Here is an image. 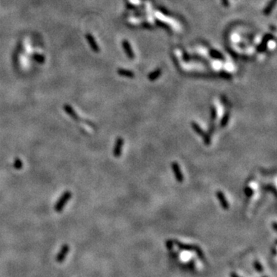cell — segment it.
Returning a JSON list of instances; mask_svg holds the SVG:
<instances>
[{"mask_svg": "<svg viewBox=\"0 0 277 277\" xmlns=\"http://www.w3.org/2000/svg\"><path fill=\"white\" fill-rule=\"evenodd\" d=\"M33 58H34V60H36V61L39 62V63H44L45 59H44V56H41V55H35V56H34Z\"/></svg>", "mask_w": 277, "mask_h": 277, "instance_id": "cell-11", "label": "cell"}, {"mask_svg": "<svg viewBox=\"0 0 277 277\" xmlns=\"http://www.w3.org/2000/svg\"><path fill=\"white\" fill-rule=\"evenodd\" d=\"M124 144V140L122 138H118L116 139V145H115L114 148V155L116 157H119L121 155V152H122V146Z\"/></svg>", "mask_w": 277, "mask_h": 277, "instance_id": "cell-4", "label": "cell"}, {"mask_svg": "<svg viewBox=\"0 0 277 277\" xmlns=\"http://www.w3.org/2000/svg\"><path fill=\"white\" fill-rule=\"evenodd\" d=\"M216 196H217L218 200L219 201V203H220L221 206H222V209L225 210H227L229 208V205L228 201L226 200L225 199V195H224L223 192L220 190H218L216 192Z\"/></svg>", "mask_w": 277, "mask_h": 277, "instance_id": "cell-3", "label": "cell"}, {"mask_svg": "<svg viewBox=\"0 0 277 277\" xmlns=\"http://www.w3.org/2000/svg\"><path fill=\"white\" fill-rule=\"evenodd\" d=\"M244 192L248 198H250L253 195V189L250 187H246L244 189Z\"/></svg>", "mask_w": 277, "mask_h": 277, "instance_id": "cell-9", "label": "cell"}, {"mask_svg": "<svg viewBox=\"0 0 277 277\" xmlns=\"http://www.w3.org/2000/svg\"><path fill=\"white\" fill-rule=\"evenodd\" d=\"M171 167L172 169L174 172V175H175L176 180L179 183H182L183 181V175L182 173V171L180 169V165L176 163V162H173V163H171Z\"/></svg>", "mask_w": 277, "mask_h": 277, "instance_id": "cell-2", "label": "cell"}, {"mask_svg": "<svg viewBox=\"0 0 277 277\" xmlns=\"http://www.w3.org/2000/svg\"><path fill=\"white\" fill-rule=\"evenodd\" d=\"M86 39H87V40H88V42H89V43L91 48L93 49V50L96 52H99V48L98 47L97 44H96V41H95V39H94V38H93V37L90 34H87Z\"/></svg>", "mask_w": 277, "mask_h": 277, "instance_id": "cell-7", "label": "cell"}, {"mask_svg": "<svg viewBox=\"0 0 277 277\" xmlns=\"http://www.w3.org/2000/svg\"><path fill=\"white\" fill-rule=\"evenodd\" d=\"M273 229H274V230H276V222H274V223H273Z\"/></svg>", "mask_w": 277, "mask_h": 277, "instance_id": "cell-13", "label": "cell"}, {"mask_svg": "<svg viewBox=\"0 0 277 277\" xmlns=\"http://www.w3.org/2000/svg\"><path fill=\"white\" fill-rule=\"evenodd\" d=\"M119 73L122 76H133V73L130 72H126L125 70H121L119 71Z\"/></svg>", "mask_w": 277, "mask_h": 277, "instance_id": "cell-12", "label": "cell"}, {"mask_svg": "<svg viewBox=\"0 0 277 277\" xmlns=\"http://www.w3.org/2000/svg\"><path fill=\"white\" fill-rule=\"evenodd\" d=\"M69 246L65 245L64 246H63V248H62L61 251L60 252V253H59V254H58V256H57V261H58V262H60V263L63 262V261L65 259V257H66V255H67V253H68V252H69Z\"/></svg>", "mask_w": 277, "mask_h": 277, "instance_id": "cell-6", "label": "cell"}, {"mask_svg": "<svg viewBox=\"0 0 277 277\" xmlns=\"http://www.w3.org/2000/svg\"><path fill=\"white\" fill-rule=\"evenodd\" d=\"M229 116H230L229 113V112H226V113H225V114L224 115L223 118H222V120H221V122H220V126L221 127H225V126H226L227 124H228L229 120Z\"/></svg>", "mask_w": 277, "mask_h": 277, "instance_id": "cell-8", "label": "cell"}, {"mask_svg": "<svg viewBox=\"0 0 277 277\" xmlns=\"http://www.w3.org/2000/svg\"><path fill=\"white\" fill-rule=\"evenodd\" d=\"M191 126H192V129H193L194 131L197 133V134L200 135L202 138H203V141H204L205 145L206 146H209L211 144V138H210L209 136L206 133V132L203 131L201 129V127L199 126V124H197L196 122H191Z\"/></svg>", "mask_w": 277, "mask_h": 277, "instance_id": "cell-1", "label": "cell"}, {"mask_svg": "<svg viewBox=\"0 0 277 277\" xmlns=\"http://www.w3.org/2000/svg\"><path fill=\"white\" fill-rule=\"evenodd\" d=\"M70 197H71V194H70L69 192H66V193L65 194V196L62 197L61 200H60V201H59L58 204H57V206H56V207L55 208L56 209L55 210H56L57 212H60V210H62L61 209H63V206H64L65 204H66V203H66V202L67 201V200H69Z\"/></svg>", "mask_w": 277, "mask_h": 277, "instance_id": "cell-5", "label": "cell"}, {"mask_svg": "<svg viewBox=\"0 0 277 277\" xmlns=\"http://www.w3.org/2000/svg\"><path fill=\"white\" fill-rule=\"evenodd\" d=\"M216 116H217V113H216V110L215 107H212L211 108V120L214 121L216 119Z\"/></svg>", "mask_w": 277, "mask_h": 277, "instance_id": "cell-10", "label": "cell"}]
</instances>
